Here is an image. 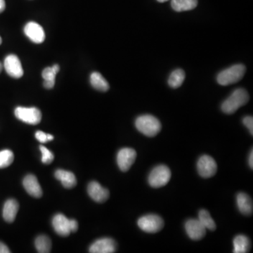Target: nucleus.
Returning a JSON list of instances; mask_svg holds the SVG:
<instances>
[{"instance_id": "23", "label": "nucleus", "mask_w": 253, "mask_h": 253, "mask_svg": "<svg viewBox=\"0 0 253 253\" xmlns=\"http://www.w3.org/2000/svg\"><path fill=\"white\" fill-rule=\"evenodd\" d=\"M185 72L182 69H176L169 77V86L173 89L180 88L185 81Z\"/></svg>"}, {"instance_id": "14", "label": "nucleus", "mask_w": 253, "mask_h": 253, "mask_svg": "<svg viewBox=\"0 0 253 253\" xmlns=\"http://www.w3.org/2000/svg\"><path fill=\"white\" fill-rule=\"evenodd\" d=\"M88 192L92 199L97 203H103L109 198V190L101 187L97 182H92L89 184Z\"/></svg>"}, {"instance_id": "12", "label": "nucleus", "mask_w": 253, "mask_h": 253, "mask_svg": "<svg viewBox=\"0 0 253 253\" xmlns=\"http://www.w3.org/2000/svg\"><path fill=\"white\" fill-rule=\"evenodd\" d=\"M117 244L111 238L96 240L90 246L89 252L92 253H113L116 252Z\"/></svg>"}, {"instance_id": "26", "label": "nucleus", "mask_w": 253, "mask_h": 253, "mask_svg": "<svg viewBox=\"0 0 253 253\" xmlns=\"http://www.w3.org/2000/svg\"><path fill=\"white\" fill-rule=\"evenodd\" d=\"M14 156L12 151L3 150L0 151V168H5L9 167L14 162Z\"/></svg>"}, {"instance_id": "4", "label": "nucleus", "mask_w": 253, "mask_h": 253, "mask_svg": "<svg viewBox=\"0 0 253 253\" xmlns=\"http://www.w3.org/2000/svg\"><path fill=\"white\" fill-rule=\"evenodd\" d=\"M52 225L57 234L64 237L71 232H76L78 229L76 220H69L63 214L56 215L52 220Z\"/></svg>"}, {"instance_id": "5", "label": "nucleus", "mask_w": 253, "mask_h": 253, "mask_svg": "<svg viewBox=\"0 0 253 253\" xmlns=\"http://www.w3.org/2000/svg\"><path fill=\"white\" fill-rule=\"evenodd\" d=\"M171 175V171L167 166L158 165L151 171L148 180L153 188H160L170 182Z\"/></svg>"}, {"instance_id": "3", "label": "nucleus", "mask_w": 253, "mask_h": 253, "mask_svg": "<svg viewBox=\"0 0 253 253\" xmlns=\"http://www.w3.org/2000/svg\"><path fill=\"white\" fill-rule=\"evenodd\" d=\"M246 68L243 64H236L225 69L219 73L217 78L218 83L222 86L232 85L239 82L246 73Z\"/></svg>"}, {"instance_id": "13", "label": "nucleus", "mask_w": 253, "mask_h": 253, "mask_svg": "<svg viewBox=\"0 0 253 253\" xmlns=\"http://www.w3.org/2000/svg\"><path fill=\"white\" fill-rule=\"evenodd\" d=\"M24 32L34 43H42L45 39L43 28L35 22L28 23L25 26Z\"/></svg>"}, {"instance_id": "18", "label": "nucleus", "mask_w": 253, "mask_h": 253, "mask_svg": "<svg viewBox=\"0 0 253 253\" xmlns=\"http://www.w3.org/2000/svg\"><path fill=\"white\" fill-rule=\"evenodd\" d=\"M55 177L62 182L65 188L72 189L77 185L76 177L70 171L57 170L55 172Z\"/></svg>"}, {"instance_id": "10", "label": "nucleus", "mask_w": 253, "mask_h": 253, "mask_svg": "<svg viewBox=\"0 0 253 253\" xmlns=\"http://www.w3.org/2000/svg\"><path fill=\"white\" fill-rule=\"evenodd\" d=\"M4 66L6 73L12 78H20L24 75L21 61L14 54H10L5 58Z\"/></svg>"}, {"instance_id": "19", "label": "nucleus", "mask_w": 253, "mask_h": 253, "mask_svg": "<svg viewBox=\"0 0 253 253\" xmlns=\"http://www.w3.org/2000/svg\"><path fill=\"white\" fill-rule=\"evenodd\" d=\"M60 70L58 64H55L53 66L47 67L42 71V78H43L44 86L47 89H52L55 85L56 76Z\"/></svg>"}, {"instance_id": "29", "label": "nucleus", "mask_w": 253, "mask_h": 253, "mask_svg": "<svg viewBox=\"0 0 253 253\" xmlns=\"http://www.w3.org/2000/svg\"><path fill=\"white\" fill-rule=\"evenodd\" d=\"M244 126L249 129L251 135H253V118L252 116H246L243 120Z\"/></svg>"}, {"instance_id": "20", "label": "nucleus", "mask_w": 253, "mask_h": 253, "mask_svg": "<svg viewBox=\"0 0 253 253\" xmlns=\"http://www.w3.org/2000/svg\"><path fill=\"white\" fill-rule=\"evenodd\" d=\"M234 253H249L251 248V240L245 235L236 236L233 241Z\"/></svg>"}, {"instance_id": "7", "label": "nucleus", "mask_w": 253, "mask_h": 253, "mask_svg": "<svg viewBox=\"0 0 253 253\" xmlns=\"http://www.w3.org/2000/svg\"><path fill=\"white\" fill-rule=\"evenodd\" d=\"M15 116L22 121L30 125H37L42 120V113L38 108L17 107L15 109Z\"/></svg>"}, {"instance_id": "27", "label": "nucleus", "mask_w": 253, "mask_h": 253, "mask_svg": "<svg viewBox=\"0 0 253 253\" xmlns=\"http://www.w3.org/2000/svg\"><path fill=\"white\" fill-rule=\"evenodd\" d=\"M41 153H42V162L44 164H50L54 160V154L49 150L47 148L44 147V146H39Z\"/></svg>"}, {"instance_id": "2", "label": "nucleus", "mask_w": 253, "mask_h": 253, "mask_svg": "<svg viewBox=\"0 0 253 253\" xmlns=\"http://www.w3.org/2000/svg\"><path fill=\"white\" fill-rule=\"evenodd\" d=\"M135 126L138 131L149 137H154L161 130V123L151 115H143L136 118Z\"/></svg>"}, {"instance_id": "17", "label": "nucleus", "mask_w": 253, "mask_h": 253, "mask_svg": "<svg viewBox=\"0 0 253 253\" xmlns=\"http://www.w3.org/2000/svg\"><path fill=\"white\" fill-rule=\"evenodd\" d=\"M19 209V204L16 200H6L3 208V218L5 221L11 223L16 219V215Z\"/></svg>"}, {"instance_id": "16", "label": "nucleus", "mask_w": 253, "mask_h": 253, "mask_svg": "<svg viewBox=\"0 0 253 253\" xmlns=\"http://www.w3.org/2000/svg\"><path fill=\"white\" fill-rule=\"evenodd\" d=\"M236 203L238 208L243 215H251L253 214V200L249 195L245 193H239L236 196Z\"/></svg>"}, {"instance_id": "31", "label": "nucleus", "mask_w": 253, "mask_h": 253, "mask_svg": "<svg viewBox=\"0 0 253 253\" xmlns=\"http://www.w3.org/2000/svg\"><path fill=\"white\" fill-rule=\"evenodd\" d=\"M249 166L251 169H253V150H251L250 153L249 159Z\"/></svg>"}, {"instance_id": "28", "label": "nucleus", "mask_w": 253, "mask_h": 253, "mask_svg": "<svg viewBox=\"0 0 253 253\" xmlns=\"http://www.w3.org/2000/svg\"><path fill=\"white\" fill-rule=\"evenodd\" d=\"M35 138L40 143L42 144H45V143L49 142L54 140V136L50 134H46L44 131H37L35 133Z\"/></svg>"}, {"instance_id": "8", "label": "nucleus", "mask_w": 253, "mask_h": 253, "mask_svg": "<svg viewBox=\"0 0 253 253\" xmlns=\"http://www.w3.org/2000/svg\"><path fill=\"white\" fill-rule=\"evenodd\" d=\"M198 174L203 178H210L216 174L218 165L211 156L203 155L197 162Z\"/></svg>"}, {"instance_id": "1", "label": "nucleus", "mask_w": 253, "mask_h": 253, "mask_svg": "<svg viewBox=\"0 0 253 253\" xmlns=\"http://www.w3.org/2000/svg\"><path fill=\"white\" fill-rule=\"evenodd\" d=\"M249 93L245 89H237L222 103L221 111L226 114H233L249 102Z\"/></svg>"}, {"instance_id": "30", "label": "nucleus", "mask_w": 253, "mask_h": 253, "mask_svg": "<svg viewBox=\"0 0 253 253\" xmlns=\"http://www.w3.org/2000/svg\"><path fill=\"white\" fill-rule=\"evenodd\" d=\"M11 251H9V248L3 243L0 242V253H9Z\"/></svg>"}, {"instance_id": "32", "label": "nucleus", "mask_w": 253, "mask_h": 253, "mask_svg": "<svg viewBox=\"0 0 253 253\" xmlns=\"http://www.w3.org/2000/svg\"><path fill=\"white\" fill-rule=\"evenodd\" d=\"M5 7H6V4L4 0H0V14L4 11Z\"/></svg>"}, {"instance_id": "11", "label": "nucleus", "mask_w": 253, "mask_h": 253, "mask_svg": "<svg viewBox=\"0 0 253 253\" xmlns=\"http://www.w3.org/2000/svg\"><path fill=\"white\" fill-rule=\"evenodd\" d=\"M185 229L189 237L193 241H199L205 237L206 229L198 220H187L185 224Z\"/></svg>"}, {"instance_id": "15", "label": "nucleus", "mask_w": 253, "mask_h": 253, "mask_svg": "<svg viewBox=\"0 0 253 253\" xmlns=\"http://www.w3.org/2000/svg\"><path fill=\"white\" fill-rule=\"evenodd\" d=\"M25 190L29 194L34 198H40L42 196V190L39 185L37 177L33 175H29L25 177L23 181Z\"/></svg>"}, {"instance_id": "6", "label": "nucleus", "mask_w": 253, "mask_h": 253, "mask_svg": "<svg viewBox=\"0 0 253 253\" xmlns=\"http://www.w3.org/2000/svg\"><path fill=\"white\" fill-rule=\"evenodd\" d=\"M137 224L144 232L155 234L162 229L164 221L158 215L149 214L139 218Z\"/></svg>"}, {"instance_id": "9", "label": "nucleus", "mask_w": 253, "mask_h": 253, "mask_svg": "<svg viewBox=\"0 0 253 253\" xmlns=\"http://www.w3.org/2000/svg\"><path fill=\"white\" fill-rule=\"evenodd\" d=\"M136 152L131 148H124L118 153L117 162L118 167L123 172H126L130 169L135 162Z\"/></svg>"}, {"instance_id": "34", "label": "nucleus", "mask_w": 253, "mask_h": 253, "mask_svg": "<svg viewBox=\"0 0 253 253\" xmlns=\"http://www.w3.org/2000/svg\"><path fill=\"white\" fill-rule=\"evenodd\" d=\"M2 64L1 63V62H0V73H1V70H2Z\"/></svg>"}, {"instance_id": "22", "label": "nucleus", "mask_w": 253, "mask_h": 253, "mask_svg": "<svg viewBox=\"0 0 253 253\" xmlns=\"http://www.w3.org/2000/svg\"><path fill=\"white\" fill-rule=\"evenodd\" d=\"M198 5V0H172L171 6L177 12L194 9Z\"/></svg>"}, {"instance_id": "25", "label": "nucleus", "mask_w": 253, "mask_h": 253, "mask_svg": "<svg viewBox=\"0 0 253 253\" xmlns=\"http://www.w3.org/2000/svg\"><path fill=\"white\" fill-rule=\"evenodd\" d=\"M198 220L205 226V229L210 230V231H215L216 229V224L208 210H200L198 213Z\"/></svg>"}, {"instance_id": "21", "label": "nucleus", "mask_w": 253, "mask_h": 253, "mask_svg": "<svg viewBox=\"0 0 253 253\" xmlns=\"http://www.w3.org/2000/svg\"><path fill=\"white\" fill-rule=\"evenodd\" d=\"M90 83L94 88L100 92H107L109 90V84L103 78L101 73L98 72H94L90 75Z\"/></svg>"}, {"instance_id": "24", "label": "nucleus", "mask_w": 253, "mask_h": 253, "mask_svg": "<svg viewBox=\"0 0 253 253\" xmlns=\"http://www.w3.org/2000/svg\"><path fill=\"white\" fill-rule=\"evenodd\" d=\"M35 248L39 253H49L52 249V241L48 236L45 235L39 236L34 241Z\"/></svg>"}, {"instance_id": "33", "label": "nucleus", "mask_w": 253, "mask_h": 253, "mask_svg": "<svg viewBox=\"0 0 253 253\" xmlns=\"http://www.w3.org/2000/svg\"><path fill=\"white\" fill-rule=\"evenodd\" d=\"M158 2L162 3V2H165V1H169V0H157Z\"/></svg>"}]
</instances>
